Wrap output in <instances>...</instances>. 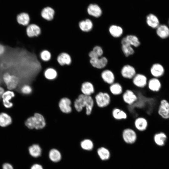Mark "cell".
I'll return each instance as SVG.
<instances>
[{
  "instance_id": "4",
  "label": "cell",
  "mask_w": 169,
  "mask_h": 169,
  "mask_svg": "<svg viewBox=\"0 0 169 169\" xmlns=\"http://www.w3.org/2000/svg\"><path fill=\"white\" fill-rule=\"evenodd\" d=\"M121 137L125 143L128 144H133L136 141L138 138L137 132L134 128H126L122 131Z\"/></svg>"
},
{
  "instance_id": "20",
  "label": "cell",
  "mask_w": 169,
  "mask_h": 169,
  "mask_svg": "<svg viewBox=\"0 0 169 169\" xmlns=\"http://www.w3.org/2000/svg\"><path fill=\"white\" fill-rule=\"evenodd\" d=\"M80 29L83 32H88L93 28L94 24L92 20L89 18L80 21L79 23Z\"/></svg>"
},
{
  "instance_id": "5",
  "label": "cell",
  "mask_w": 169,
  "mask_h": 169,
  "mask_svg": "<svg viewBox=\"0 0 169 169\" xmlns=\"http://www.w3.org/2000/svg\"><path fill=\"white\" fill-rule=\"evenodd\" d=\"M121 96L124 103L128 106L133 105L138 99L136 93L131 89H127L124 90Z\"/></svg>"
},
{
  "instance_id": "35",
  "label": "cell",
  "mask_w": 169,
  "mask_h": 169,
  "mask_svg": "<svg viewBox=\"0 0 169 169\" xmlns=\"http://www.w3.org/2000/svg\"><path fill=\"white\" fill-rule=\"evenodd\" d=\"M97 152L100 158L102 160H106L109 159L110 153L109 151L104 147L98 149Z\"/></svg>"
},
{
  "instance_id": "39",
  "label": "cell",
  "mask_w": 169,
  "mask_h": 169,
  "mask_svg": "<svg viewBox=\"0 0 169 169\" xmlns=\"http://www.w3.org/2000/svg\"><path fill=\"white\" fill-rule=\"evenodd\" d=\"M21 90L22 93L25 95L30 94L32 92V87L28 84H25L22 86Z\"/></svg>"
},
{
  "instance_id": "15",
  "label": "cell",
  "mask_w": 169,
  "mask_h": 169,
  "mask_svg": "<svg viewBox=\"0 0 169 169\" xmlns=\"http://www.w3.org/2000/svg\"><path fill=\"white\" fill-rule=\"evenodd\" d=\"M26 32L27 36L29 38H33L39 35L41 32L40 27L34 23H31L26 26Z\"/></svg>"
},
{
  "instance_id": "17",
  "label": "cell",
  "mask_w": 169,
  "mask_h": 169,
  "mask_svg": "<svg viewBox=\"0 0 169 169\" xmlns=\"http://www.w3.org/2000/svg\"><path fill=\"white\" fill-rule=\"evenodd\" d=\"M161 87V82L157 78H152L148 81L146 88L152 92L156 93L158 92Z\"/></svg>"
},
{
  "instance_id": "44",
  "label": "cell",
  "mask_w": 169,
  "mask_h": 169,
  "mask_svg": "<svg viewBox=\"0 0 169 169\" xmlns=\"http://www.w3.org/2000/svg\"><path fill=\"white\" fill-rule=\"evenodd\" d=\"M4 92V89L3 87H0V99L2 98V95Z\"/></svg>"
},
{
  "instance_id": "32",
  "label": "cell",
  "mask_w": 169,
  "mask_h": 169,
  "mask_svg": "<svg viewBox=\"0 0 169 169\" xmlns=\"http://www.w3.org/2000/svg\"><path fill=\"white\" fill-rule=\"evenodd\" d=\"M129 44L135 47H138L140 44V42L138 38L135 35H128L125 37Z\"/></svg>"
},
{
  "instance_id": "29",
  "label": "cell",
  "mask_w": 169,
  "mask_h": 169,
  "mask_svg": "<svg viewBox=\"0 0 169 169\" xmlns=\"http://www.w3.org/2000/svg\"><path fill=\"white\" fill-rule=\"evenodd\" d=\"M11 117L5 112L0 113V126L5 127L10 125L12 123Z\"/></svg>"
},
{
  "instance_id": "23",
  "label": "cell",
  "mask_w": 169,
  "mask_h": 169,
  "mask_svg": "<svg viewBox=\"0 0 169 169\" xmlns=\"http://www.w3.org/2000/svg\"><path fill=\"white\" fill-rule=\"evenodd\" d=\"M164 69L162 65L158 63L155 64L150 69L151 74L154 78H157L162 76L164 74Z\"/></svg>"
},
{
  "instance_id": "11",
  "label": "cell",
  "mask_w": 169,
  "mask_h": 169,
  "mask_svg": "<svg viewBox=\"0 0 169 169\" xmlns=\"http://www.w3.org/2000/svg\"><path fill=\"white\" fill-rule=\"evenodd\" d=\"M102 80L105 84L109 85L116 81V76L111 70L106 69L103 70L100 75Z\"/></svg>"
},
{
  "instance_id": "12",
  "label": "cell",
  "mask_w": 169,
  "mask_h": 169,
  "mask_svg": "<svg viewBox=\"0 0 169 169\" xmlns=\"http://www.w3.org/2000/svg\"><path fill=\"white\" fill-rule=\"evenodd\" d=\"M108 62L107 58L103 56L96 58L90 59V63L91 66L98 69L105 68Z\"/></svg>"
},
{
  "instance_id": "36",
  "label": "cell",
  "mask_w": 169,
  "mask_h": 169,
  "mask_svg": "<svg viewBox=\"0 0 169 169\" xmlns=\"http://www.w3.org/2000/svg\"><path fill=\"white\" fill-rule=\"evenodd\" d=\"M80 145L83 149L90 150L93 148L94 144L92 140L89 139H86L81 142Z\"/></svg>"
},
{
  "instance_id": "18",
  "label": "cell",
  "mask_w": 169,
  "mask_h": 169,
  "mask_svg": "<svg viewBox=\"0 0 169 169\" xmlns=\"http://www.w3.org/2000/svg\"><path fill=\"white\" fill-rule=\"evenodd\" d=\"M111 115L115 120L117 121L125 120L128 117V114L125 111L121 109L116 107L112 109Z\"/></svg>"
},
{
  "instance_id": "7",
  "label": "cell",
  "mask_w": 169,
  "mask_h": 169,
  "mask_svg": "<svg viewBox=\"0 0 169 169\" xmlns=\"http://www.w3.org/2000/svg\"><path fill=\"white\" fill-rule=\"evenodd\" d=\"M3 79L8 89L11 90L15 89L19 82L17 76L8 73H6L3 75Z\"/></svg>"
},
{
  "instance_id": "33",
  "label": "cell",
  "mask_w": 169,
  "mask_h": 169,
  "mask_svg": "<svg viewBox=\"0 0 169 169\" xmlns=\"http://www.w3.org/2000/svg\"><path fill=\"white\" fill-rule=\"evenodd\" d=\"M30 155L34 157L39 156L41 154V150L39 146L37 144H33L28 148Z\"/></svg>"
},
{
  "instance_id": "10",
  "label": "cell",
  "mask_w": 169,
  "mask_h": 169,
  "mask_svg": "<svg viewBox=\"0 0 169 169\" xmlns=\"http://www.w3.org/2000/svg\"><path fill=\"white\" fill-rule=\"evenodd\" d=\"M157 113L162 118L169 119V102L167 100L163 99L160 101Z\"/></svg>"
},
{
  "instance_id": "25",
  "label": "cell",
  "mask_w": 169,
  "mask_h": 169,
  "mask_svg": "<svg viewBox=\"0 0 169 169\" xmlns=\"http://www.w3.org/2000/svg\"><path fill=\"white\" fill-rule=\"evenodd\" d=\"M166 139V135L162 132L156 133L154 135L153 140L154 142L156 145L160 146H164Z\"/></svg>"
},
{
  "instance_id": "45",
  "label": "cell",
  "mask_w": 169,
  "mask_h": 169,
  "mask_svg": "<svg viewBox=\"0 0 169 169\" xmlns=\"http://www.w3.org/2000/svg\"><path fill=\"white\" fill-rule=\"evenodd\" d=\"M168 23H169V22H168Z\"/></svg>"
},
{
  "instance_id": "43",
  "label": "cell",
  "mask_w": 169,
  "mask_h": 169,
  "mask_svg": "<svg viewBox=\"0 0 169 169\" xmlns=\"http://www.w3.org/2000/svg\"><path fill=\"white\" fill-rule=\"evenodd\" d=\"M4 47L2 44H0V55L3 54L5 51Z\"/></svg>"
},
{
  "instance_id": "16",
  "label": "cell",
  "mask_w": 169,
  "mask_h": 169,
  "mask_svg": "<svg viewBox=\"0 0 169 169\" xmlns=\"http://www.w3.org/2000/svg\"><path fill=\"white\" fill-rule=\"evenodd\" d=\"M109 90L110 94L114 96H120L124 92L122 85L120 83L117 81H115L109 85Z\"/></svg>"
},
{
  "instance_id": "8",
  "label": "cell",
  "mask_w": 169,
  "mask_h": 169,
  "mask_svg": "<svg viewBox=\"0 0 169 169\" xmlns=\"http://www.w3.org/2000/svg\"><path fill=\"white\" fill-rule=\"evenodd\" d=\"M134 129L138 132L145 131L148 126V122L147 119L143 116H138L136 118L134 121Z\"/></svg>"
},
{
  "instance_id": "6",
  "label": "cell",
  "mask_w": 169,
  "mask_h": 169,
  "mask_svg": "<svg viewBox=\"0 0 169 169\" xmlns=\"http://www.w3.org/2000/svg\"><path fill=\"white\" fill-rule=\"evenodd\" d=\"M133 86L139 89H143L147 86L148 79L146 75L140 73H136L131 80Z\"/></svg>"
},
{
  "instance_id": "42",
  "label": "cell",
  "mask_w": 169,
  "mask_h": 169,
  "mask_svg": "<svg viewBox=\"0 0 169 169\" xmlns=\"http://www.w3.org/2000/svg\"><path fill=\"white\" fill-rule=\"evenodd\" d=\"M31 169H43L42 166L38 164H35L32 166Z\"/></svg>"
},
{
  "instance_id": "34",
  "label": "cell",
  "mask_w": 169,
  "mask_h": 169,
  "mask_svg": "<svg viewBox=\"0 0 169 169\" xmlns=\"http://www.w3.org/2000/svg\"><path fill=\"white\" fill-rule=\"evenodd\" d=\"M49 156L50 159L54 162H58L61 158L60 152L57 150L55 149H52L50 151Z\"/></svg>"
},
{
  "instance_id": "3",
  "label": "cell",
  "mask_w": 169,
  "mask_h": 169,
  "mask_svg": "<svg viewBox=\"0 0 169 169\" xmlns=\"http://www.w3.org/2000/svg\"><path fill=\"white\" fill-rule=\"evenodd\" d=\"M93 97L95 105L99 108L103 109L108 106L111 103V95L109 93L100 91L95 93Z\"/></svg>"
},
{
  "instance_id": "27",
  "label": "cell",
  "mask_w": 169,
  "mask_h": 169,
  "mask_svg": "<svg viewBox=\"0 0 169 169\" xmlns=\"http://www.w3.org/2000/svg\"><path fill=\"white\" fill-rule=\"evenodd\" d=\"M109 31L110 34L115 38L120 37L123 32V29L121 27L115 25L110 26L109 28Z\"/></svg>"
},
{
  "instance_id": "37",
  "label": "cell",
  "mask_w": 169,
  "mask_h": 169,
  "mask_svg": "<svg viewBox=\"0 0 169 169\" xmlns=\"http://www.w3.org/2000/svg\"><path fill=\"white\" fill-rule=\"evenodd\" d=\"M123 53L126 57L132 55L134 53V50L132 47L129 45H123L121 46Z\"/></svg>"
},
{
  "instance_id": "2",
  "label": "cell",
  "mask_w": 169,
  "mask_h": 169,
  "mask_svg": "<svg viewBox=\"0 0 169 169\" xmlns=\"http://www.w3.org/2000/svg\"><path fill=\"white\" fill-rule=\"evenodd\" d=\"M25 124L29 129L40 130L45 127L46 122L43 115L38 113H36L33 116L30 117L27 119Z\"/></svg>"
},
{
  "instance_id": "30",
  "label": "cell",
  "mask_w": 169,
  "mask_h": 169,
  "mask_svg": "<svg viewBox=\"0 0 169 169\" xmlns=\"http://www.w3.org/2000/svg\"><path fill=\"white\" fill-rule=\"evenodd\" d=\"M146 22L148 25L152 28H157L159 25L158 19L152 14H150L147 16Z\"/></svg>"
},
{
  "instance_id": "40",
  "label": "cell",
  "mask_w": 169,
  "mask_h": 169,
  "mask_svg": "<svg viewBox=\"0 0 169 169\" xmlns=\"http://www.w3.org/2000/svg\"><path fill=\"white\" fill-rule=\"evenodd\" d=\"M92 50L99 57L102 56L103 54V50L100 46L96 45L93 47Z\"/></svg>"
},
{
  "instance_id": "38",
  "label": "cell",
  "mask_w": 169,
  "mask_h": 169,
  "mask_svg": "<svg viewBox=\"0 0 169 169\" xmlns=\"http://www.w3.org/2000/svg\"><path fill=\"white\" fill-rule=\"evenodd\" d=\"M40 57L42 61L44 62H47L51 59V55L49 51L47 50H44L40 53Z\"/></svg>"
},
{
  "instance_id": "22",
  "label": "cell",
  "mask_w": 169,
  "mask_h": 169,
  "mask_svg": "<svg viewBox=\"0 0 169 169\" xmlns=\"http://www.w3.org/2000/svg\"><path fill=\"white\" fill-rule=\"evenodd\" d=\"M55 14V11L53 9L48 7L42 9L40 15L44 19L49 21L54 19Z\"/></svg>"
},
{
  "instance_id": "31",
  "label": "cell",
  "mask_w": 169,
  "mask_h": 169,
  "mask_svg": "<svg viewBox=\"0 0 169 169\" xmlns=\"http://www.w3.org/2000/svg\"><path fill=\"white\" fill-rule=\"evenodd\" d=\"M44 75L47 79L53 80L56 78L58 74L57 72L54 69L49 68L45 70Z\"/></svg>"
},
{
  "instance_id": "14",
  "label": "cell",
  "mask_w": 169,
  "mask_h": 169,
  "mask_svg": "<svg viewBox=\"0 0 169 169\" xmlns=\"http://www.w3.org/2000/svg\"><path fill=\"white\" fill-rule=\"evenodd\" d=\"M71 104V102L70 99L67 97H64L60 100L59 107L62 112L68 114L71 113L72 110Z\"/></svg>"
},
{
  "instance_id": "1",
  "label": "cell",
  "mask_w": 169,
  "mask_h": 169,
  "mask_svg": "<svg viewBox=\"0 0 169 169\" xmlns=\"http://www.w3.org/2000/svg\"><path fill=\"white\" fill-rule=\"evenodd\" d=\"M95 101L92 96L80 94L74 102V106L78 112H81L85 108V114L90 115L91 114L95 106Z\"/></svg>"
},
{
  "instance_id": "28",
  "label": "cell",
  "mask_w": 169,
  "mask_h": 169,
  "mask_svg": "<svg viewBox=\"0 0 169 169\" xmlns=\"http://www.w3.org/2000/svg\"><path fill=\"white\" fill-rule=\"evenodd\" d=\"M156 28V33L161 38H166L169 36V28L166 25H159Z\"/></svg>"
},
{
  "instance_id": "46",
  "label": "cell",
  "mask_w": 169,
  "mask_h": 169,
  "mask_svg": "<svg viewBox=\"0 0 169 169\" xmlns=\"http://www.w3.org/2000/svg\"></svg>"
},
{
  "instance_id": "13",
  "label": "cell",
  "mask_w": 169,
  "mask_h": 169,
  "mask_svg": "<svg viewBox=\"0 0 169 169\" xmlns=\"http://www.w3.org/2000/svg\"><path fill=\"white\" fill-rule=\"evenodd\" d=\"M80 90L82 94L89 96L93 95L95 92L94 85L89 81H85L82 83Z\"/></svg>"
},
{
  "instance_id": "19",
  "label": "cell",
  "mask_w": 169,
  "mask_h": 169,
  "mask_svg": "<svg viewBox=\"0 0 169 169\" xmlns=\"http://www.w3.org/2000/svg\"><path fill=\"white\" fill-rule=\"evenodd\" d=\"M15 96L14 93L12 90H8L4 91L2 98L4 106L7 108H10L13 106V103L10 100Z\"/></svg>"
},
{
  "instance_id": "21",
  "label": "cell",
  "mask_w": 169,
  "mask_h": 169,
  "mask_svg": "<svg viewBox=\"0 0 169 169\" xmlns=\"http://www.w3.org/2000/svg\"><path fill=\"white\" fill-rule=\"evenodd\" d=\"M16 20L18 23L20 25L24 26H27L30 23V18L28 13L22 12L17 15Z\"/></svg>"
},
{
  "instance_id": "26",
  "label": "cell",
  "mask_w": 169,
  "mask_h": 169,
  "mask_svg": "<svg viewBox=\"0 0 169 169\" xmlns=\"http://www.w3.org/2000/svg\"><path fill=\"white\" fill-rule=\"evenodd\" d=\"M88 14L95 18L100 17L102 14V11L100 8L96 4H91L87 8Z\"/></svg>"
},
{
  "instance_id": "9",
  "label": "cell",
  "mask_w": 169,
  "mask_h": 169,
  "mask_svg": "<svg viewBox=\"0 0 169 169\" xmlns=\"http://www.w3.org/2000/svg\"><path fill=\"white\" fill-rule=\"evenodd\" d=\"M136 74L135 68L129 64L124 65L120 71L121 77L126 80H131Z\"/></svg>"
},
{
  "instance_id": "41",
  "label": "cell",
  "mask_w": 169,
  "mask_h": 169,
  "mask_svg": "<svg viewBox=\"0 0 169 169\" xmlns=\"http://www.w3.org/2000/svg\"><path fill=\"white\" fill-rule=\"evenodd\" d=\"M3 169H13L12 166L10 164L5 163L3 166Z\"/></svg>"
},
{
  "instance_id": "24",
  "label": "cell",
  "mask_w": 169,
  "mask_h": 169,
  "mask_svg": "<svg viewBox=\"0 0 169 169\" xmlns=\"http://www.w3.org/2000/svg\"><path fill=\"white\" fill-rule=\"evenodd\" d=\"M57 60L58 63L61 66L69 65L71 63V59L69 54L63 52L60 53L58 56Z\"/></svg>"
}]
</instances>
